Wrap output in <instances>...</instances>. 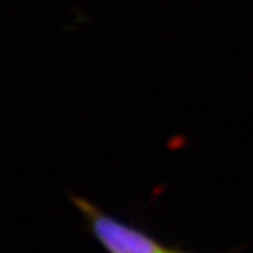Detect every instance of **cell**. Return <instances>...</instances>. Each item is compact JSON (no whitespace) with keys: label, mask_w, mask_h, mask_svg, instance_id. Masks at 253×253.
Instances as JSON below:
<instances>
[{"label":"cell","mask_w":253,"mask_h":253,"mask_svg":"<svg viewBox=\"0 0 253 253\" xmlns=\"http://www.w3.org/2000/svg\"><path fill=\"white\" fill-rule=\"evenodd\" d=\"M238 251L235 252H226V253H236ZM166 253H193V252H189V251H184V249H180V248H173V246H169L168 249H166Z\"/></svg>","instance_id":"obj_1"}]
</instances>
